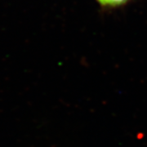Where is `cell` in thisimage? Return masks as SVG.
<instances>
[{"mask_svg": "<svg viewBox=\"0 0 147 147\" xmlns=\"http://www.w3.org/2000/svg\"><path fill=\"white\" fill-rule=\"evenodd\" d=\"M128 0H97L100 5L105 7H117L126 3Z\"/></svg>", "mask_w": 147, "mask_h": 147, "instance_id": "obj_1", "label": "cell"}]
</instances>
